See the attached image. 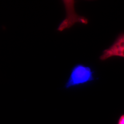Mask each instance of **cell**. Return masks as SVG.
Instances as JSON below:
<instances>
[{"label":"cell","instance_id":"obj_1","mask_svg":"<svg viewBox=\"0 0 124 124\" xmlns=\"http://www.w3.org/2000/svg\"><path fill=\"white\" fill-rule=\"evenodd\" d=\"M94 72L90 67L78 63L72 68L64 88L69 89L87 84L95 80Z\"/></svg>","mask_w":124,"mask_h":124},{"label":"cell","instance_id":"obj_2","mask_svg":"<svg viewBox=\"0 0 124 124\" xmlns=\"http://www.w3.org/2000/svg\"><path fill=\"white\" fill-rule=\"evenodd\" d=\"M66 11V17L58 27V31L62 32L66 29H69L76 23L87 24L88 19L83 16L77 15L75 10L74 0H63Z\"/></svg>","mask_w":124,"mask_h":124},{"label":"cell","instance_id":"obj_3","mask_svg":"<svg viewBox=\"0 0 124 124\" xmlns=\"http://www.w3.org/2000/svg\"><path fill=\"white\" fill-rule=\"evenodd\" d=\"M115 57L124 58V34L120 35L109 47L104 50L99 58L104 61Z\"/></svg>","mask_w":124,"mask_h":124},{"label":"cell","instance_id":"obj_4","mask_svg":"<svg viewBox=\"0 0 124 124\" xmlns=\"http://www.w3.org/2000/svg\"><path fill=\"white\" fill-rule=\"evenodd\" d=\"M118 124H124V115L121 116L118 121Z\"/></svg>","mask_w":124,"mask_h":124}]
</instances>
